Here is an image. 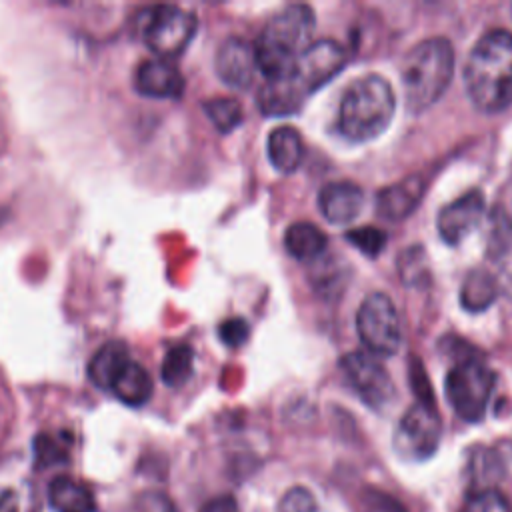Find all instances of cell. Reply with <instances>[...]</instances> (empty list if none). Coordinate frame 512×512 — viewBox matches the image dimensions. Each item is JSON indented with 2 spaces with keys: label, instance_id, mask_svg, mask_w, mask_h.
Here are the masks:
<instances>
[{
  "label": "cell",
  "instance_id": "6da1fadb",
  "mask_svg": "<svg viewBox=\"0 0 512 512\" xmlns=\"http://www.w3.org/2000/svg\"><path fill=\"white\" fill-rule=\"evenodd\" d=\"M464 88L482 112H502L512 106V34L486 32L464 64Z\"/></svg>",
  "mask_w": 512,
  "mask_h": 512
},
{
  "label": "cell",
  "instance_id": "7a4b0ae2",
  "mask_svg": "<svg viewBox=\"0 0 512 512\" xmlns=\"http://www.w3.org/2000/svg\"><path fill=\"white\" fill-rule=\"evenodd\" d=\"M314 26V12L306 4H290L266 22L254 44L256 64L264 80L292 72L296 60L312 44Z\"/></svg>",
  "mask_w": 512,
  "mask_h": 512
},
{
  "label": "cell",
  "instance_id": "3957f363",
  "mask_svg": "<svg viewBox=\"0 0 512 512\" xmlns=\"http://www.w3.org/2000/svg\"><path fill=\"white\" fill-rule=\"evenodd\" d=\"M396 98L378 74H366L348 84L338 108V130L350 142L378 138L394 118Z\"/></svg>",
  "mask_w": 512,
  "mask_h": 512
},
{
  "label": "cell",
  "instance_id": "277c9868",
  "mask_svg": "<svg viewBox=\"0 0 512 512\" xmlns=\"http://www.w3.org/2000/svg\"><path fill=\"white\" fill-rule=\"evenodd\" d=\"M454 76V48L446 38L416 44L402 64L406 108L414 114L436 104Z\"/></svg>",
  "mask_w": 512,
  "mask_h": 512
},
{
  "label": "cell",
  "instance_id": "5b68a950",
  "mask_svg": "<svg viewBox=\"0 0 512 512\" xmlns=\"http://www.w3.org/2000/svg\"><path fill=\"white\" fill-rule=\"evenodd\" d=\"M492 390L494 372L474 354L460 358L446 374V400L456 416L466 422H480L484 418Z\"/></svg>",
  "mask_w": 512,
  "mask_h": 512
},
{
  "label": "cell",
  "instance_id": "8992f818",
  "mask_svg": "<svg viewBox=\"0 0 512 512\" xmlns=\"http://www.w3.org/2000/svg\"><path fill=\"white\" fill-rule=\"evenodd\" d=\"M442 434V422L436 410V404L430 396H420L400 418L392 446L398 456L410 462L428 460L438 444Z\"/></svg>",
  "mask_w": 512,
  "mask_h": 512
},
{
  "label": "cell",
  "instance_id": "52a82bcc",
  "mask_svg": "<svg viewBox=\"0 0 512 512\" xmlns=\"http://www.w3.org/2000/svg\"><path fill=\"white\" fill-rule=\"evenodd\" d=\"M196 28L198 20L192 12L172 4H162L146 10L140 32L144 44L162 60L180 56L194 38Z\"/></svg>",
  "mask_w": 512,
  "mask_h": 512
},
{
  "label": "cell",
  "instance_id": "ba28073f",
  "mask_svg": "<svg viewBox=\"0 0 512 512\" xmlns=\"http://www.w3.org/2000/svg\"><path fill=\"white\" fill-rule=\"evenodd\" d=\"M356 330L364 350L372 356H392L400 348V318L392 300L374 292L364 298L356 312Z\"/></svg>",
  "mask_w": 512,
  "mask_h": 512
},
{
  "label": "cell",
  "instance_id": "9c48e42d",
  "mask_svg": "<svg viewBox=\"0 0 512 512\" xmlns=\"http://www.w3.org/2000/svg\"><path fill=\"white\" fill-rule=\"evenodd\" d=\"M340 370L350 388L372 410H382L394 398V384L384 364L366 350H354L340 358Z\"/></svg>",
  "mask_w": 512,
  "mask_h": 512
},
{
  "label": "cell",
  "instance_id": "30bf717a",
  "mask_svg": "<svg viewBox=\"0 0 512 512\" xmlns=\"http://www.w3.org/2000/svg\"><path fill=\"white\" fill-rule=\"evenodd\" d=\"M344 64L346 52L338 42L318 40L312 42L296 60L290 78L306 96H310L326 82H330L344 68Z\"/></svg>",
  "mask_w": 512,
  "mask_h": 512
},
{
  "label": "cell",
  "instance_id": "8fae6325",
  "mask_svg": "<svg viewBox=\"0 0 512 512\" xmlns=\"http://www.w3.org/2000/svg\"><path fill=\"white\" fill-rule=\"evenodd\" d=\"M484 206L486 202L480 190H470L444 206L436 218L440 238L450 246L460 244L480 224L484 216Z\"/></svg>",
  "mask_w": 512,
  "mask_h": 512
},
{
  "label": "cell",
  "instance_id": "7c38bea8",
  "mask_svg": "<svg viewBox=\"0 0 512 512\" xmlns=\"http://www.w3.org/2000/svg\"><path fill=\"white\" fill-rule=\"evenodd\" d=\"M258 70L254 44L244 38L230 36L226 38L216 52V74L218 78L236 90H244L252 84Z\"/></svg>",
  "mask_w": 512,
  "mask_h": 512
},
{
  "label": "cell",
  "instance_id": "4fadbf2b",
  "mask_svg": "<svg viewBox=\"0 0 512 512\" xmlns=\"http://www.w3.org/2000/svg\"><path fill=\"white\" fill-rule=\"evenodd\" d=\"M364 204V192L348 180L328 182L318 192V208L330 224H350L356 220Z\"/></svg>",
  "mask_w": 512,
  "mask_h": 512
},
{
  "label": "cell",
  "instance_id": "5bb4252c",
  "mask_svg": "<svg viewBox=\"0 0 512 512\" xmlns=\"http://www.w3.org/2000/svg\"><path fill=\"white\" fill-rule=\"evenodd\" d=\"M424 196V180L420 176H408L382 188L376 196V212L384 220H404L410 216Z\"/></svg>",
  "mask_w": 512,
  "mask_h": 512
},
{
  "label": "cell",
  "instance_id": "9a60e30c",
  "mask_svg": "<svg viewBox=\"0 0 512 512\" xmlns=\"http://www.w3.org/2000/svg\"><path fill=\"white\" fill-rule=\"evenodd\" d=\"M136 90L148 98H178L184 76L166 60H144L136 72Z\"/></svg>",
  "mask_w": 512,
  "mask_h": 512
},
{
  "label": "cell",
  "instance_id": "2e32d148",
  "mask_svg": "<svg viewBox=\"0 0 512 512\" xmlns=\"http://www.w3.org/2000/svg\"><path fill=\"white\" fill-rule=\"evenodd\" d=\"M308 96L294 84L290 74L264 80V84L258 90L256 102L262 114L266 116H288L302 108L304 100Z\"/></svg>",
  "mask_w": 512,
  "mask_h": 512
},
{
  "label": "cell",
  "instance_id": "e0dca14e",
  "mask_svg": "<svg viewBox=\"0 0 512 512\" xmlns=\"http://www.w3.org/2000/svg\"><path fill=\"white\" fill-rule=\"evenodd\" d=\"M152 390H154V384L148 370L142 364L130 360L118 372L108 392H112L126 406H142L150 400Z\"/></svg>",
  "mask_w": 512,
  "mask_h": 512
},
{
  "label": "cell",
  "instance_id": "ac0fdd59",
  "mask_svg": "<svg viewBox=\"0 0 512 512\" xmlns=\"http://www.w3.org/2000/svg\"><path fill=\"white\" fill-rule=\"evenodd\" d=\"M48 504L54 512H96L92 492L70 476H56L48 484Z\"/></svg>",
  "mask_w": 512,
  "mask_h": 512
},
{
  "label": "cell",
  "instance_id": "d6986e66",
  "mask_svg": "<svg viewBox=\"0 0 512 512\" xmlns=\"http://www.w3.org/2000/svg\"><path fill=\"white\" fill-rule=\"evenodd\" d=\"M268 160L270 164L282 172L290 174L294 172L304 156V144L300 134L292 126H278L268 134Z\"/></svg>",
  "mask_w": 512,
  "mask_h": 512
},
{
  "label": "cell",
  "instance_id": "ffe728a7",
  "mask_svg": "<svg viewBox=\"0 0 512 512\" xmlns=\"http://www.w3.org/2000/svg\"><path fill=\"white\" fill-rule=\"evenodd\" d=\"M130 354H128V346L120 340H112L106 342L90 360L88 364V376L90 380L102 388V390H110V384L114 382V378L118 376V372L130 362Z\"/></svg>",
  "mask_w": 512,
  "mask_h": 512
},
{
  "label": "cell",
  "instance_id": "44dd1931",
  "mask_svg": "<svg viewBox=\"0 0 512 512\" xmlns=\"http://www.w3.org/2000/svg\"><path fill=\"white\" fill-rule=\"evenodd\" d=\"M326 244H328L326 234L318 226L308 222H294L284 234V246L288 254L302 262H308L320 256L326 250Z\"/></svg>",
  "mask_w": 512,
  "mask_h": 512
},
{
  "label": "cell",
  "instance_id": "7402d4cb",
  "mask_svg": "<svg viewBox=\"0 0 512 512\" xmlns=\"http://www.w3.org/2000/svg\"><path fill=\"white\" fill-rule=\"evenodd\" d=\"M498 280L494 278V274L476 268L472 270L462 288H460V302L466 310L470 312H480L486 310L498 296Z\"/></svg>",
  "mask_w": 512,
  "mask_h": 512
},
{
  "label": "cell",
  "instance_id": "603a6c76",
  "mask_svg": "<svg viewBox=\"0 0 512 512\" xmlns=\"http://www.w3.org/2000/svg\"><path fill=\"white\" fill-rule=\"evenodd\" d=\"M194 370V350L188 344H176L172 346L160 368L162 382L166 386H182L192 376Z\"/></svg>",
  "mask_w": 512,
  "mask_h": 512
},
{
  "label": "cell",
  "instance_id": "cb8c5ba5",
  "mask_svg": "<svg viewBox=\"0 0 512 512\" xmlns=\"http://www.w3.org/2000/svg\"><path fill=\"white\" fill-rule=\"evenodd\" d=\"M202 108L218 132H232L244 120L242 106L236 98H212Z\"/></svg>",
  "mask_w": 512,
  "mask_h": 512
},
{
  "label": "cell",
  "instance_id": "d4e9b609",
  "mask_svg": "<svg viewBox=\"0 0 512 512\" xmlns=\"http://www.w3.org/2000/svg\"><path fill=\"white\" fill-rule=\"evenodd\" d=\"M68 456V442L62 436L52 434H38L34 440V458L36 466H54L58 462H64Z\"/></svg>",
  "mask_w": 512,
  "mask_h": 512
},
{
  "label": "cell",
  "instance_id": "484cf974",
  "mask_svg": "<svg viewBox=\"0 0 512 512\" xmlns=\"http://www.w3.org/2000/svg\"><path fill=\"white\" fill-rule=\"evenodd\" d=\"M386 232L376 226H362V228H352L346 232V240L364 252L368 258H376L384 246H386Z\"/></svg>",
  "mask_w": 512,
  "mask_h": 512
},
{
  "label": "cell",
  "instance_id": "4316f807",
  "mask_svg": "<svg viewBox=\"0 0 512 512\" xmlns=\"http://www.w3.org/2000/svg\"><path fill=\"white\" fill-rule=\"evenodd\" d=\"M462 512H512V506L500 490L482 488L466 500Z\"/></svg>",
  "mask_w": 512,
  "mask_h": 512
},
{
  "label": "cell",
  "instance_id": "83f0119b",
  "mask_svg": "<svg viewBox=\"0 0 512 512\" xmlns=\"http://www.w3.org/2000/svg\"><path fill=\"white\" fill-rule=\"evenodd\" d=\"M424 264H426V254L420 248H410L400 254V276L406 286L424 282V276L428 274Z\"/></svg>",
  "mask_w": 512,
  "mask_h": 512
},
{
  "label": "cell",
  "instance_id": "f1b7e54d",
  "mask_svg": "<svg viewBox=\"0 0 512 512\" xmlns=\"http://www.w3.org/2000/svg\"><path fill=\"white\" fill-rule=\"evenodd\" d=\"M278 512H320V508L310 490L294 486L280 498Z\"/></svg>",
  "mask_w": 512,
  "mask_h": 512
},
{
  "label": "cell",
  "instance_id": "f546056e",
  "mask_svg": "<svg viewBox=\"0 0 512 512\" xmlns=\"http://www.w3.org/2000/svg\"><path fill=\"white\" fill-rule=\"evenodd\" d=\"M248 332H250V326L244 318H228L218 326L220 340L230 348L242 346L248 338Z\"/></svg>",
  "mask_w": 512,
  "mask_h": 512
},
{
  "label": "cell",
  "instance_id": "4dcf8cb0",
  "mask_svg": "<svg viewBox=\"0 0 512 512\" xmlns=\"http://www.w3.org/2000/svg\"><path fill=\"white\" fill-rule=\"evenodd\" d=\"M200 512H238V504L232 496H216L208 500Z\"/></svg>",
  "mask_w": 512,
  "mask_h": 512
},
{
  "label": "cell",
  "instance_id": "1f68e13d",
  "mask_svg": "<svg viewBox=\"0 0 512 512\" xmlns=\"http://www.w3.org/2000/svg\"><path fill=\"white\" fill-rule=\"evenodd\" d=\"M0 512H20V500L16 492L6 490L0 494Z\"/></svg>",
  "mask_w": 512,
  "mask_h": 512
}]
</instances>
